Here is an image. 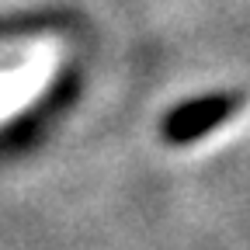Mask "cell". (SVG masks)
Segmentation results:
<instances>
[{
    "label": "cell",
    "instance_id": "6da1fadb",
    "mask_svg": "<svg viewBox=\"0 0 250 250\" xmlns=\"http://www.w3.org/2000/svg\"><path fill=\"white\" fill-rule=\"evenodd\" d=\"M229 104L233 101H226V98H205V101H195V104H184L170 122H164V132L170 136V143H188L191 136H202L205 129L223 122Z\"/></svg>",
    "mask_w": 250,
    "mask_h": 250
}]
</instances>
